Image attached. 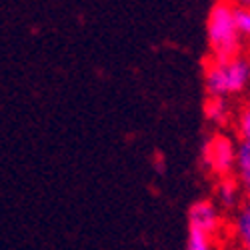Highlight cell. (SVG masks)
Segmentation results:
<instances>
[{"label": "cell", "mask_w": 250, "mask_h": 250, "mask_svg": "<svg viewBox=\"0 0 250 250\" xmlns=\"http://www.w3.org/2000/svg\"><path fill=\"white\" fill-rule=\"evenodd\" d=\"M206 40L212 58L226 60L238 56L242 46V36L236 28L232 0H218L212 4L206 18Z\"/></svg>", "instance_id": "cell-1"}, {"label": "cell", "mask_w": 250, "mask_h": 250, "mask_svg": "<svg viewBox=\"0 0 250 250\" xmlns=\"http://www.w3.org/2000/svg\"><path fill=\"white\" fill-rule=\"evenodd\" d=\"M186 250H212V236L204 230L188 226V238H186Z\"/></svg>", "instance_id": "cell-8"}, {"label": "cell", "mask_w": 250, "mask_h": 250, "mask_svg": "<svg viewBox=\"0 0 250 250\" xmlns=\"http://www.w3.org/2000/svg\"><path fill=\"white\" fill-rule=\"evenodd\" d=\"M236 170L240 174H250V140H240L236 146Z\"/></svg>", "instance_id": "cell-9"}, {"label": "cell", "mask_w": 250, "mask_h": 250, "mask_svg": "<svg viewBox=\"0 0 250 250\" xmlns=\"http://www.w3.org/2000/svg\"><path fill=\"white\" fill-rule=\"evenodd\" d=\"M234 236L242 250H250V200H246L234 218Z\"/></svg>", "instance_id": "cell-5"}, {"label": "cell", "mask_w": 250, "mask_h": 250, "mask_svg": "<svg viewBox=\"0 0 250 250\" xmlns=\"http://www.w3.org/2000/svg\"><path fill=\"white\" fill-rule=\"evenodd\" d=\"M216 198L220 202V206L224 208H234L238 204L240 198V182H236L234 178L226 176L216 184Z\"/></svg>", "instance_id": "cell-6"}, {"label": "cell", "mask_w": 250, "mask_h": 250, "mask_svg": "<svg viewBox=\"0 0 250 250\" xmlns=\"http://www.w3.org/2000/svg\"><path fill=\"white\" fill-rule=\"evenodd\" d=\"M236 146L228 136H212L202 144V164L216 176H230L236 168Z\"/></svg>", "instance_id": "cell-3"}, {"label": "cell", "mask_w": 250, "mask_h": 250, "mask_svg": "<svg viewBox=\"0 0 250 250\" xmlns=\"http://www.w3.org/2000/svg\"><path fill=\"white\" fill-rule=\"evenodd\" d=\"M238 178H240V186L244 188V192L250 196V174H240Z\"/></svg>", "instance_id": "cell-12"}, {"label": "cell", "mask_w": 250, "mask_h": 250, "mask_svg": "<svg viewBox=\"0 0 250 250\" xmlns=\"http://www.w3.org/2000/svg\"><path fill=\"white\" fill-rule=\"evenodd\" d=\"M250 84V60L242 56L216 60L212 58L204 68V88L212 98H228L246 90Z\"/></svg>", "instance_id": "cell-2"}, {"label": "cell", "mask_w": 250, "mask_h": 250, "mask_svg": "<svg viewBox=\"0 0 250 250\" xmlns=\"http://www.w3.org/2000/svg\"><path fill=\"white\" fill-rule=\"evenodd\" d=\"M220 210L212 200H198L188 208V226L214 236L220 228Z\"/></svg>", "instance_id": "cell-4"}, {"label": "cell", "mask_w": 250, "mask_h": 250, "mask_svg": "<svg viewBox=\"0 0 250 250\" xmlns=\"http://www.w3.org/2000/svg\"><path fill=\"white\" fill-rule=\"evenodd\" d=\"M236 6H244V8H250V0H232Z\"/></svg>", "instance_id": "cell-13"}, {"label": "cell", "mask_w": 250, "mask_h": 250, "mask_svg": "<svg viewBox=\"0 0 250 250\" xmlns=\"http://www.w3.org/2000/svg\"><path fill=\"white\" fill-rule=\"evenodd\" d=\"M204 114L206 118L214 122V124H224L230 116V106H228L226 98H212L208 96L206 104H204Z\"/></svg>", "instance_id": "cell-7"}, {"label": "cell", "mask_w": 250, "mask_h": 250, "mask_svg": "<svg viewBox=\"0 0 250 250\" xmlns=\"http://www.w3.org/2000/svg\"><path fill=\"white\" fill-rule=\"evenodd\" d=\"M236 128H238L240 140H250V102L240 108L236 116Z\"/></svg>", "instance_id": "cell-11"}, {"label": "cell", "mask_w": 250, "mask_h": 250, "mask_svg": "<svg viewBox=\"0 0 250 250\" xmlns=\"http://www.w3.org/2000/svg\"><path fill=\"white\" fill-rule=\"evenodd\" d=\"M234 18H236V28H238L240 36L250 40V8L234 4Z\"/></svg>", "instance_id": "cell-10"}]
</instances>
